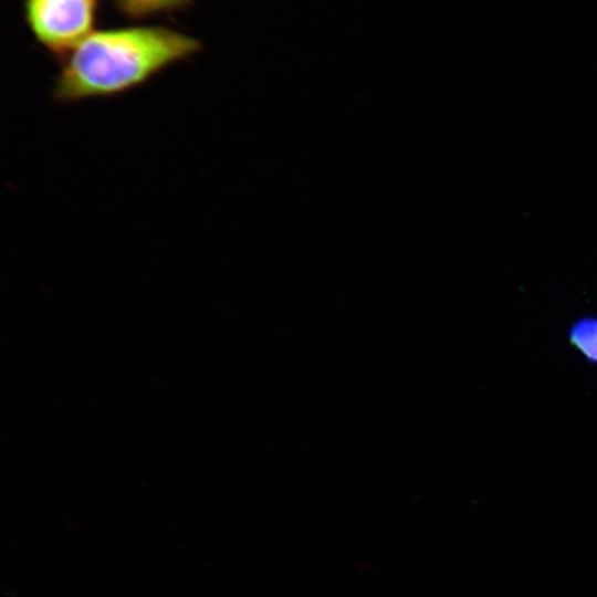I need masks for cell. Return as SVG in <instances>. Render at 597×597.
<instances>
[{"label":"cell","mask_w":597,"mask_h":597,"mask_svg":"<svg viewBox=\"0 0 597 597\" xmlns=\"http://www.w3.org/2000/svg\"><path fill=\"white\" fill-rule=\"evenodd\" d=\"M201 50L198 39L163 25L93 31L59 59L52 96L63 105L116 97L145 85Z\"/></svg>","instance_id":"cell-1"},{"label":"cell","mask_w":597,"mask_h":597,"mask_svg":"<svg viewBox=\"0 0 597 597\" xmlns=\"http://www.w3.org/2000/svg\"><path fill=\"white\" fill-rule=\"evenodd\" d=\"M98 0H24L34 39L59 59L94 31Z\"/></svg>","instance_id":"cell-2"},{"label":"cell","mask_w":597,"mask_h":597,"mask_svg":"<svg viewBox=\"0 0 597 597\" xmlns=\"http://www.w3.org/2000/svg\"><path fill=\"white\" fill-rule=\"evenodd\" d=\"M568 341L588 364L597 366V316L577 318L568 328Z\"/></svg>","instance_id":"cell-3"},{"label":"cell","mask_w":597,"mask_h":597,"mask_svg":"<svg viewBox=\"0 0 597 597\" xmlns=\"http://www.w3.org/2000/svg\"><path fill=\"white\" fill-rule=\"evenodd\" d=\"M116 9L134 20L147 19L158 13L184 10L192 0H113Z\"/></svg>","instance_id":"cell-4"}]
</instances>
